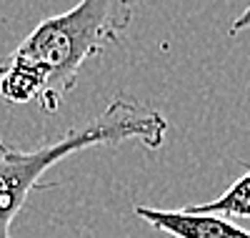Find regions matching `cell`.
Listing matches in <instances>:
<instances>
[{"label":"cell","mask_w":250,"mask_h":238,"mask_svg":"<svg viewBox=\"0 0 250 238\" xmlns=\"http://www.w3.org/2000/svg\"><path fill=\"white\" fill-rule=\"evenodd\" d=\"M130 20L133 5L125 0H83L70 10L38 23L5 60L38 78L43 88L38 103L53 113L75 88L80 68L118 43Z\"/></svg>","instance_id":"cell-1"},{"label":"cell","mask_w":250,"mask_h":238,"mask_svg":"<svg viewBox=\"0 0 250 238\" xmlns=\"http://www.w3.org/2000/svg\"><path fill=\"white\" fill-rule=\"evenodd\" d=\"M168 133L163 113L130 98H113L105 111L80 128H70L55 141L38 145L35 150L13 148L0 138V208L15 221L28 196L40 188V178L78 150L93 145H118L138 141L145 148H160Z\"/></svg>","instance_id":"cell-2"},{"label":"cell","mask_w":250,"mask_h":238,"mask_svg":"<svg viewBox=\"0 0 250 238\" xmlns=\"http://www.w3.org/2000/svg\"><path fill=\"white\" fill-rule=\"evenodd\" d=\"M135 215L150 228L173 238H250V231L223 215L200 213L190 206L180 211H165L153 206H135Z\"/></svg>","instance_id":"cell-3"},{"label":"cell","mask_w":250,"mask_h":238,"mask_svg":"<svg viewBox=\"0 0 250 238\" xmlns=\"http://www.w3.org/2000/svg\"><path fill=\"white\" fill-rule=\"evenodd\" d=\"M193 211H200V213H213V215H223V218L233 221V218H240V221H250V170L245 176L235 178L223 196H218L215 201H208V203H198V206H190Z\"/></svg>","instance_id":"cell-4"},{"label":"cell","mask_w":250,"mask_h":238,"mask_svg":"<svg viewBox=\"0 0 250 238\" xmlns=\"http://www.w3.org/2000/svg\"><path fill=\"white\" fill-rule=\"evenodd\" d=\"M248 25H250V5L245 8V13H243V15H238V18H235V23L230 25V35H235V33L245 30Z\"/></svg>","instance_id":"cell-5"}]
</instances>
